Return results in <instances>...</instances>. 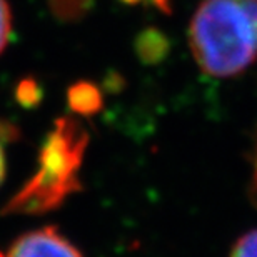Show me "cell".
Here are the masks:
<instances>
[{
    "instance_id": "cell-5",
    "label": "cell",
    "mask_w": 257,
    "mask_h": 257,
    "mask_svg": "<svg viewBox=\"0 0 257 257\" xmlns=\"http://www.w3.org/2000/svg\"><path fill=\"white\" fill-rule=\"evenodd\" d=\"M47 4L50 12L59 20L75 22L89 12L94 0H47Z\"/></svg>"
},
{
    "instance_id": "cell-3",
    "label": "cell",
    "mask_w": 257,
    "mask_h": 257,
    "mask_svg": "<svg viewBox=\"0 0 257 257\" xmlns=\"http://www.w3.org/2000/svg\"><path fill=\"white\" fill-rule=\"evenodd\" d=\"M0 257H84L65 235L47 225L19 235L9 247L0 250Z\"/></svg>"
},
{
    "instance_id": "cell-2",
    "label": "cell",
    "mask_w": 257,
    "mask_h": 257,
    "mask_svg": "<svg viewBox=\"0 0 257 257\" xmlns=\"http://www.w3.org/2000/svg\"><path fill=\"white\" fill-rule=\"evenodd\" d=\"M89 134L77 119H57L39 154V167L22 189L12 195L5 215H40L62 207L82 189L79 177Z\"/></svg>"
},
{
    "instance_id": "cell-7",
    "label": "cell",
    "mask_w": 257,
    "mask_h": 257,
    "mask_svg": "<svg viewBox=\"0 0 257 257\" xmlns=\"http://www.w3.org/2000/svg\"><path fill=\"white\" fill-rule=\"evenodd\" d=\"M12 34V12L7 0H0V54L7 47Z\"/></svg>"
},
{
    "instance_id": "cell-1",
    "label": "cell",
    "mask_w": 257,
    "mask_h": 257,
    "mask_svg": "<svg viewBox=\"0 0 257 257\" xmlns=\"http://www.w3.org/2000/svg\"><path fill=\"white\" fill-rule=\"evenodd\" d=\"M195 62L212 77H234L257 60V0H204L189 25Z\"/></svg>"
},
{
    "instance_id": "cell-10",
    "label": "cell",
    "mask_w": 257,
    "mask_h": 257,
    "mask_svg": "<svg viewBox=\"0 0 257 257\" xmlns=\"http://www.w3.org/2000/svg\"><path fill=\"white\" fill-rule=\"evenodd\" d=\"M125 4H149L166 14H171V0H122Z\"/></svg>"
},
{
    "instance_id": "cell-11",
    "label": "cell",
    "mask_w": 257,
    "mask_h": 257,
    "mask_svg": "<svg viewBox=\"0 0 257 257\" xmlns=\"http://www.w3.org/2000/svg\"><path fill=\"white\" fill-rule=\"evenodd\" d=\"M7 136H4V131L0 128V184H2L5 177V152H4V139Z\"/></svg>"
},
{
    "instance_id": "cell-4",
    "label": "cell",
    "mask_w": 257,
    "mask_h": 257,
    "mask_svg": "<svg viewBox=\"0 0 257 257\" xmlns=\"http://www.w3.org/2000/svg\"><path fill=\"white\" fill-rule=\"evenodd\" d=\"M69 105L70 109L82 115H92L100 109L102 99L99 89L90 82H79L69 89Z\"/></svg>"
},
{
    "instance_id": "cell-6",
    "label": "cell",
    "mask_w": 257,
    "mask_h": 257,
    "mask_svg": "<svg viewBox=\"0 0 257 257\" xmlns=\"http://www.w3.org/2000/svg\"><path fill=\"white\" fill-rule=\"evenodd\" d=\"M229 257H257V229L240 235L230 249Z\"/></svg>"
},
{
    "instance_id": "cell-9",
    "label": "cell",
    "mask_w": 257,
    "mask_h": 257,
    "mask_svg": "<svg viewBox=\"0 0 257 257\" xmlns=\"http://www.w3.org/2000/svg\"><path fill=\"white\" fill-rule=\"evenodd\" d=\"M249 199L257 207V144H255L254 162H252V177H250V184H249Z\"/></svg>"
},
{
    "instance_id": "cell-8",
    "label": "cell",
    "mask_w": 257,
    "mask_h": 257,
    "mask_svg": "<svg viewBox=\"0 0 257 257\" xmlns=\"http://www.w3.org/2000/svg\"><path fill=\"white\" fill-rule=\"evenodd\" d=\"M17 99L25 105H32L40 99V90L37 84L34 80H24L22 84L19 85L17 90Z\"/></svg>"
}]
</instances>
